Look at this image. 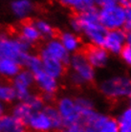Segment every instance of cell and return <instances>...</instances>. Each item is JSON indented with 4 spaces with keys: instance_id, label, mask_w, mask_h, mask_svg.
<instances>
[{
    "instance_id": "4316f807",
    "label": "cell",
    "mask_w": 131,
    "mask_h": 132,
    "mask_svg": "<svg viewBox=\"0 0 131 132\" xmlns=\"http://www.w3.org/2000/svg\"><path fill=\"white\" fill-rule=\"evenodd\" d=\"M120 57L125 65L131 67V46L125 45V47L121 51V53L120 54Z\"/></svg>"
},
{
    "instance_id": "3957f363",
    "label": "cell",
    "mask_w": 131,
    "mask_h": 132,
    "mask_svg": "<svg viewBox=\"0 0 131 132\" xmlns=\"http://www.w3.org/2000/svg\"><path fill=\"white\" fill-rule=\"evenodd\" d=\"M99 92L108 100L131 99V77L113 75L102 79L98 85Z\"/></svg>"
},
{
    "instance_id": "9a60e30c",
    "label": "cell",
    "mask_w": 131,
    "mask_h": 132,
    "mask_svg": "<svg viewBox=\"0 0 131 132\" xmlns=\"http://www.w3.org/2000/svg\"><path fill=\"white\" fill-rule=\"evenodd\" d=\"M0 132H27V126L14 116L3 114L0 117Z\"/></svg>"
},
{
    "instance_id": "d4e9b609",
    "label": "cell",
    "mask_w": 131,
    "mask_h": 132,
    "mask_svg": "<svg viewBox=\"0 0 131 132\" xmlns=\"http://www.w3.org/2000/svg\"><path fill=\"white\" fill-rule=\"evenodd\" d=\"M96 132H119V125L116 119L109 117L106 122Z\"/></svg>"
},
{
    "instance_id": "1f68e13d",
    "label": "cell",
    "mask_w": 131,
    "mask_h": 132,
    "mask_svg": "<svg viewBox=\"0 0 131 132\" xmlns=\"http://www.w3.org/2000/svg\"><path fill=\"white\" fill-rule=\"evenodd\" d=\"M125 15H126V24L131 25V7L125 9Z\"/></svg>"
},
{
    "instance_id": "7a4b0ae2",
    "label": "cell",
    "mask_w": 131,
    "mask_h": 132,
    "mask_svg": "<svg viewBox=\"0 0 131 132\" xmlns=\"http://www.w3.org/2000/svg\"><path fill=\"white\" fill-rule=\"evenodd\" d=\"M26 126L34 132H51L62 128L63 122L56 106L47 105L34 112L27 121Z\"/></svg>"
},
{
    "instance_id": "6da1fadb",
    "label": "cell",
    "mask_w": 131,
    "mask_h": 132,
    "mask_svg": "<svg viewBox=\"0 0 131 132\" xmlns=\"http://www.w3.org/2000/svg\"><path fill=\"white\" fill-rule=\"evenodd\" d=\"M70 27L74 33L80 34L90 45L103 46L107 30L100 22L96 8L74 15L70 19Z\"/></svg>"
},
{
    "instance_id": "44dd1931",
    "label": "cell",
    "mask_w": 131,
    "mask_h": 132,
    "mask_svg": "<svg viewBox=\"0 0 131 132\" xmlns=\"http://www.w3.org/2000/svg\"><path fill=\"white\" fill-rule=\"evenodd\" d=\"M20 65L11 60H0V74L5 77H14L20 71Z\"/></svg>"
},
{
    "instance_id": "8992f818",
    "label": "cell",
    "mask_w": 131,
    "mask_h": 132,
    "mask_svg": "<svg viewBox=\"0 0 131 132\" xmlns=\"http://www.w3.org/2000/svg\"><path fill=\"white\" fill-rule=\"evenodd\" d=\"M98 13L100 22L107 31L125 28L126 24L125 8L118 3L101 7Z\"/></svg>"
},
{
    "instance_id": "f546056e",
    "label": "cell",
    "mask_w": 131,
    "mask_h": 132,
    "mask_svg": "<svg viewBox=\"0 0 131 132\" xmlns=\"http://www.w3.org/2000/svg\"><path fill=\"white\" fill-rule=\"evenodd\" d=\"M94 1H95L96 6L103 7V6H107V5L117 3L118 0H94Z\"/></svg>"
},
{
    "instance_id": "ffe728a7",
    "label": "cell",
    "mask_w": 131,
    "mask_h": 132,
    "mask_svg": "<svg viewBox=\"0 0 131 132\" xmlns=\"http://www.w3.org/2000/svg\"><path fill=\"white\" fill-rule=\"evenodd\" d=\"M34 112L35 111H33V109L31 108L27 103L21 102L13 108L12 115L14 116L17 120H19L20 122H22L23 123L26 125L27 121L29 120V118Z\"/></svg>"
},
{
    "instance_id": "d6986e66",
    "label": "cell",
    "mask_w": 131,
    "mask_h": 132,
    "mask_svg": "<svg viewBox=\"0 0 131 132\" xmlns=\"http://www.w3.org/2000/svg\"><path fill=\"white\" fill-rule=\"evenodd\" d=\"M33 23L36 28L37 32L39 33L40 37H44L47 39L54 38L55 34H56V30L54 29V27L49 22H47L46 20L43 19H38L33 22Z\"/></svg>"
},
{
    "instance_id": "83f0119b",
    "label": "cell",
    "mask_w": 131,
    "mask_h": 132,
    "mask_svg": "<svg viewBox=\"0 0 131 132\" xmlns=\"http://www.w3.org/2000/svg\"><path fill=\"white\" fill-rule=\"evenodd\" d=\"M61 132H91V131H89L88 129H86L81 125H76V126L65 127V129H63Z\"/></svg>"
},
{
    "instance_id": "2e32d148",
    "label": "cell",
    "mask_w": 131,
    "mask_h": 132,
    "mask_svg": "<svg viewBox=\"0 0 131 132\" xmlns=\"http://www.w3.org/2000/svg\"><path fill=\"white\" fill-rule=\"evenodd\" d=\"M63 6L73 10L77 13L95 9L96 4L94 0H59Z\"/></svg>"
},
{
    "instance_id": "277c9868",
    "label": "cell",
    "mask_w": 131,
    "mask_h": 132,
    "mask_svg": "<svg viewBox=\"0 0 131 132\" xmlns=\"http://www.w3.org/2000/svg\"><path fill=\"white\" fill-rule=\"evenodd\" d=\"M68 65L71 69L70 79L73 84L85 85L92 83L96 79V69L88 62L84 53L78 52L71 55Z\"/></svg>"
},
{
    "instance_id": "52a82bcc",
    "label": "cell",
    "mask_w": 131,
    "mask_h": 132,
    "mask_svg": "<svg viewBox=\"0 0 131 132\" xmlns=\"http://www.w3.org/2000/svg\"><path fill=\"white\" fill-rule=\"evenodd\" d=\"M56 109L62 120L63 126L69 127L80 123L81 112L76 103L75 98L63 96L56 102Z\"/></svg>"
},
{
    "instance_id": "5b68a950",
    "label": "cell",
    "mask_w": 131,
    "mask_h": 132,
    "mask_svg": "<svg viewBox=\"0 0 131 132\" xmlns=\"http://www.w3.org/2000/svg\"><path fill=\"white\" fill-rule=\"evenodd\" d=\"M30 45L21 38L0 35V60H11L24 65L29 56Z\"/></svg>"
},
{
    "instance_id": "e0dca14e",
    "label": "cell",
    "mask_w": 131,
    "mask_h": 132,
    "mask_svg": "<svg viewBox=\"0 0 131 132\" xmlns=\"http://www.w3.org/2000/svg\"><path fill=\"white\" fill-rule=\"evenodd\" d=\"M20 38L30 45L39 39L40 35L34 23H25L20 29Z\"/></svg>"
},
{
    "instance_id": "cb8c5ba5",
    "label": "cell",
    "mask_w": 131,
    "mask_h": 132,
    "mask_svg": "<svg viewBox=\"0 0 131 132\" xmlns=\"http://www.w3.org/2000/svg\"><path fill=\"white\" fill-rule=\"evenodd\" d=\"M76 103L78 104L79 108L80 109V112L82 110H85V109H90V108H95V102L93 101V99H91L88 96H78L75 98Z\"/></svg>"
},
{
    "instance_id": "8fae6325",
    "label": "cell",
    "mask_w": 131,
    "mask_h": 132,
    "mask_svg": "<svg viewBox=\"0 0 131 132\" xmlns=\"http://www.w3.org/2000/svg\"><path fill=\"white\" fill-rule=\"evenodd\" d=\"M88 62L94 69H103L110 61V55L103 46L89 45L84 52Z\"/></svg>"
},
{
    "instance_id": "603a6c76",
    "label": "cell",
    "mask_w": 131,
    "mask_h": 132,
    "mask_svg": "<svg viewBox=\"0 0 131 132\" xmlns=\"http://www.w3.org/2000/svg\"><path fill=\"white\" fill-rule=\"evenodd\" d=\"M22 102L27 103L35 112L38 111V110H41L44 107V101H43V99L39 98V97L36 96V95H34L32 93L24 101H22Z\"/></svg>"
},
{
    "instance_id": "e575fe53",
    "label": "cell",
    "mask_w": 131,
    "mask_h": 132,
    "mask_svg": "<svg viewBox=\"0 0 131 132\" xmlns=\"http://www.w3.org/2000/svg\"><path fill=\"white\" fill-rule=\"evenodd\" d=\"M127 3H128V7H131V0H127Z\"/></svg>"
},
{
    "instance_id": "ac0fdd59",
    "label": "cell",
    "mask_w": 131,
    "mask_h": 132,
    "mask_svg": "<svg viewBox=\"0 0 131 132\" xmlns=\"http://www.w3.org/2000/svg\"><path fill=\"white\" fill-rule=\"evenodd\" d=\"M33 3L30 0H15L12 4L13 13L19 18L26 17L33 11Z\"/></svg>"
},
{
    "instance_id": "4dcf8cb0",
    "label": "cell",
    "mask_w": 131,
    "mask_h": 132,
    "mask_svg": "<svg viewBox=\"0 0 131 132\" xmlns=\"http://www.w3.org/2000/svg\"><path fill=\"white\" fill-rule=\"evenodd\" d=\"M119 132H131V125H119Z\"/></svg>"
},
{
    "instance_id": "4fadbf2b",
    "label": "cell",
    "mask_w": 131,
    "mask_h": 132,
    "mask_svg": "<svg viewBox=\"0 0 131 132\" xmlns=\"http://www.w3.org/2000/svg\"><path fill=\"white\" fill-rule=\"evenodd\" d=\"M40 60L42 63L43 70L51 77L59 79L64 75L66 65L61 61L55 60L44 53H40Z\"/></svg>"
},
{
    "instance_id": "5bb4252c",
    "label": "cell",
    "mask_w": 131,
    "mask_h": 132,
    "mask_svg": "<svg viewBox=\"0 0 131 132\" xmlns=\"http://www.w3.org/2000/svg\"><path fill=\"white\" fill-rule=\"evenodd\" d=\"M59 39L70 55L78 53L81 49V40L78 36V34L74 32H70V31L63 32L60 34Z\"/></svg>"
},
{
    "instance_id": "7402d4cb",
    "label": "cell",
    "mask_w": 131,
    "mask_h": 132,
    "mask_svg": "<svg viewBox=\"0 0 131 132\" xmlns=\"http://www.w3.org/2000/svg\"><path fill=\"white\" fill-rule=\"evenodd\" d=\"M17 98L14 89L12 85L0 84V102H11Z\"/></svg>"
},
{
    "instance_id": "9c48e42d",
    "label": "cell",
    "mask_w": 131,
    "mask_h": 132,
    "mask_svg": "<svg viewBox=\"0 0 131 132\" xmlns=\"http://www.w3.org/2000/svg\"><path fill=\"white\" fill-rule=\"evenodd\" d=\"M35 83L34 77L29 70L19 71L13 77V84L12 86L14 89L17 98L22 102L31 94V87Z\"/></svg>"
},
{
    "instance_id": "ba28073f",
    "label": "cell",
    "mask_w": 131,
    "mask_h": 132,
    "mask_svg": "<svg viewBox=\"0 0 131 132\" xmlns=\"http://www.w3.org/2000/svg\"><path fill=\"white\" fill-rule=\"evenodd\" d=\"M32 75L34 77L35 83L38 86V88L43 93V101H51L53 100L55 94L59 89L58 79L51 77L43 70L42 66L34 70Z\"/></svg>"
},
{
    "instance_id": "7c38bea8",
    "label": "cell",
    "mask_w": 131,
    "mask_h": 132,
    "mask_svg": "<svg viewBox=\"0 0 131 132\" xmlns=\"http://www.w3.org/2000/svg\"><path fill=\"white\" fill-rule=\"evenodd\" d=\"M41 53H44L55 60L61 61L65 65H68L71 59V55L63 47L59 38H55V37L47 41L45 46L41 50Z\"/></svg>"
},
{
    "instance_id": "836d02e7",
    "label": "cell",
    "mask_w": 131,
    "mask_h": 132,
    "mask_svg": "<svg viewBox=\"0 0 131 132\" xmlns=\"http://www.w3.org/2000/svg\"><path fill=\"white\" fill-rule=\"evenodd\" d=\"M128 108H129L131 110V99L129 100V105H128Z\"/></svg>"
},
{
    "instance_id": "484cf974",
    "label": "cell",
    "mask_w": 131,
    "mask_h": 132,
    "mask_svg": "<svg viewBox=\"0 0 131 132\" xmlns=\"http://www.w3.org/2000/svg\"><path fill=\"white\" fill-rule=\"evenodd\" d=\"M118 125H131V110L128 107L122 109L116 119Z\"/></svg>"
},
{
    "instance_id": "d6a6232c",
    "label": "cell",
    "mask_w": 131,
    "mask_h": 132,
    "mask_svg": "<svg viewBox=\"0 0 131 132\" xmlns=\"http://www.w3.org/2000/svg\"><path fill=\"white\" fill-rule=\"evenodd\" d=\"M4 113V106H3V103L0 102V117L3 115Z\"/></svg>"
},
{
    "instance_id": "f1b7e54d",
    "label": "cell",
    "mask_w": 131,
    "mask_h": 132,
    "mask_svg": "<svg viewBox=\"0 0 131 132\" xmlns=\"http://www.w3.org/2000/svg\"><path fill=\"white\" fill-rule=\"evenodd\" d=\"M124 30L125 32V41L126 45L131 46V25L130 24H125Z\"/></svg>"
},
{
    "instance_id": "30bf717a",
    "label": "cell",
    "mask_w": 131,
    "mask_h": 132,
    "mask_svg": "<svg viewBox=\"0 0 131 132\" xmlns=\"http://www.w3.org/2000/svg\"><path fill=\"white\" fill-rule=\"evenodd\" d=\"M125 45V32L124 29L107 31L103 47L109 53V55L120 56Z\"/></svg>"
}]
</instances>
